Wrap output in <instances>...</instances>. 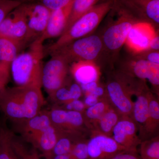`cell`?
<instances>
[{
	"instance_id": "obj_1",
	"label": "cell",
	"mask_w": 159,
	"mask_h": 159,
	"mask_svg": "<svg viewBox=\"0 0 159 159\" xmlns=\"http://www.w3.org/2000/svg\"><path fill=\"white\" fill-rule=\"evenodd\" d=\"M43 103L39 87L16 86L0 91V110L12 120H29L38 114Z\"/></svg>"
},
{
	"instance_id": "obj_2",
	"label": "cell",
	"mask_w": 159,
	"mask_h": 159,
	"mask_svg": "<svg viewBox=\"0 0 159 159\" xmlns=\"http://www.w3.org/2000/svg\"><path fill=\"white\" fill-rule=\"evenodd\" d=\"M44 41L41 36L34 40L27 51L21 52L11 62V76L17 86L41 87Z\"/></svg>"
},
{
	"instance_id": "obj_3",
	"label": "cell",
	"mask_w": 159,
	"mask_h": 159,
	"mask_svg": "<svg viewBox=\"0 0 159 159\" xmlns=\"http://www.w3.org/2000/svg\"><path fill=\"white\" fill-rule=\"evenodd\" d=\"M114 1L101 2L93 6L63 33L55 42L44 49L45 54H51L76 40L90 35L111 11Z\"/></svg>"
},
{
	"instance_id": "obj_4",
	"label": "cell",
	"mask_w": 159,
	"mask_h": 159,
	"mask_svg": "<svg viewBox=\"0 0 159 159\" xmlns=\"http://www.w3.org/2000/svg\"><path fill=\"white\" fill-rule=\"evenodd\" d=\"M70 64L80 61H92L100 68L107 67L104 49L100 34H92L76 40L54 51Z\"/></svg>"
},
{
	"instance_id": "obj_5",
	"label": "cell",
	"mask_w": 159,
	"mask_h": 159,
	"mask_svg": "<svg viewBox=\"0 0 159 159\" xmlns=\"http://www.w3.org/2000/svg\"><path fill=\"white\" fill-rule=\"evenodd\" d=\"M118 15L115 21L109 24L100 35L102 39L107 65L109 70L118 60L119 54L133 26L136 21L122 11L111 9Z\"/></svg>"
},
{
	"instance_id": "obj_6",
	"label": "cell",
	"mask_w": 159,
	"mask_h": 159,
	"mask_svg": "<svg viewBox=\"0 0 159 159\" xmlns=\"http://www.w3.org/2000/svg\"><path fill=\"white\" fill-rule=\"evenodd\" d=\"M108 74L105 86L107 99L121 115L131 118L133 94L129 76L118 70H110Z\"/></svg>"
},
{
	"instance_id": "obj_7",
	"label": "cell",
	"mask_w": 159,
	"mask_h": 159,
	"mask_svg": "<svg viewBox=\"0 0 159 159\" xmlns=\"http://www.w3.org/2000/svg\"><path fill=\"white\" fill-rule=\"evenodd\" d=\"M113 9L129 16L137 22H146L157 29L159 0H114Z\"/></svg>"
},
{
	"instance_id": "obj_8",
	"label": "cell",
	"mask_w": 159,
	"mask_h": 159,
	"mask_svg": "<svg viewBox=\"0 0 159 159\" xmlns=\"http://www.w3.org/2000/svg\"><path fill=\"white\" fill-rule=\"evenodd\" d=\"M118 70L130 77L148 81L153 89L152 92L159 96V65L140 59L131 54L121 61Z\"/></svg>"
},
{
	"instance_id": "obj_9",
	"label": "cell",
	"mask_w": 159,
	"mask_h": 159,
	"mask_svg": "<svg viewBox=\"0 0 159 159\" xmlns=\"http://www.w3.org/2000/svg\"><path fill=\"white\" fill-rule=\"evenodd\" d=\"M24 3L11 11L0 24V37L13 40L26 47L31 42Z\"/></svg>"
},
{
	"instance_id": "obj_10",
	"label": "cell",
	"mask_w": 159,
	"mask_h": 159,
	"mask_svg": "<svg viewBox=\"0 0 159 159\" xmlns=\"http://www.w3.org/2000/svg\"><path fill=\"white\" fill-rule=\"evenodd\" d=\"M51 56V59L43 66L41 82L42 85L51 96L65 84L69 64L59 55Z\"/></svg>"
},
{
	"instance_id": "obj_11",
	"label": "cell",
	"mask_w": 159,
	"mask_h": 159,
	"mask_svg": "<svg viewBox=\"0 0 159 159\" xmlns=\"http://www.w3.org/2000/svg\"><path fill=\"white\" fill-rule=\"evenodd\" d=\"M111 137L127 152L138 156V147L142 141L138 125L132 118L122 116L114 127Z\"/></svg>"
},
{
	"instance_id": "obj_12",
	"label": "cell",
	"mask_w": 159,
	"mask_h": 159,
	"mask_svg": "<svg viewBox=\"0 0 159 159\" xmlns=\"http://www.w3.org/2000/svg\"><path fill=\"white\" fill-rule=\"evenodd\" d=\"M88 150L89 159H111L119 154L127 152L111 137L94 131L88 141Z\"/></svg>"
},
{
	"instance_id": "obj_13",
	"label": "cell",
	"mask_w": 159,
	"mask_h": 159,
	"mask_svg": "<svg viewBox=\"0 0 159 159\" xmlns=\"http://www.w3.org/2000/svg\"><path fill=\"white\" fill-rule=\"evenodd\" d=\"M31 42L41 36L45 31L51 11L40 2L24 3Z\"/></svg>"
},
{
	"instance_id": "obj_14",
	"label": "cell",
	"mask_w": 159,
	"mask_h": 159,
	"mask_svg": "<svg viewBox=\"0 0 159 159\" xmlns=\"http://www.w3.org/2000/svg\"><path fill=\"white\" fill-rule=\"evenodd\" d=\"M134 105L131 118L136 123L139 128V134L145 127L148 116V95L150 90L146 81L135 79L133 84Z\"/></svg>"
},
{
	"instance_id": "obj_15",
	"label": "cell",
	"mask_w": 159,
	"mask_h": 159,
	"mask_svg": "<svg viewBox=\"0 0 159 159\" xmlns=\"http://www.w3.org/2000/svg\"><path fill=\"white\" fill-rule=\"evenodd\" d=\"M158 31L149 23H137L131 29L125 44L133 54L148 51L151 41Z\"/></svg>"
},
{
	"instance_id": "obj_16",
	"label": "cell",
	"mask_w": 159,
	"mask_h": 159,
	"mask_svg": "<svg viewBox=\"0 0 159 159\" xmlns=\"http://www.w3.org/2000/svg\"><path fill=\"white\" fill-rule=\"evenodd\" d=\"M74 0L66 6L51 11L45 31L41 37L44 41L60 37L64 31Z\"/></svg>"
},
{
	"instance_id": "obj_17",
	"label": "cell",
	"mask_w": 159,
	"mask_h": 159,
	"mask_svg": "<svg viewBox=\"0 0 159 159\" xmlns=\"http://www.w3.org/2000/svg\"><path fill=\"white\" fill-rule=\"evenodd\" d=\"M70 70L74 80L80 86L99 81L100 68L94 62L80 61L73 63Z\"/></svg>"
},
{
	"instance_id": "obj_18",
	"label": "cell",
	"mask_w": 159,
	"mask_h": 159,
	"mask_svg": "<svg viewBox=\"0 0 159 159\" xmlns=\"http://www.w3.org/2000/svg\"><path fill=\"white\" fill-rule=\"evenodd\" d=\"M157 96L153 92H149L148 118L145 127L139 135L142 142L159 135V102Z\"/></svg>"
},
{
	"instance_id": "obj_19",
	"label": "cell",
	"mask_w": 159,
	"mask_h": 159,
	"mask_svg": "<svg viewBox=\"0 0 159 159\" xmlns=\"http://www.w3.org/2000/svg\"><path fill=\"white\" fill-rule=\"evenodd\" d=\"M60 136L57 135L55 128L52 125L43 131L31 136V140L34 145L41 150L48 159Z\"/></svg>"
},
{
	"instance_id": "obj_20",
	"label": "cell",
	"mask_w": 159,
	"mask_h": 159,
	"mask_svg": "<svg viewBox=\"0 0 159 159\" xmlns=\"http://www.w3.org/2000/svg\"><path fill=\"white\" fill-rule=\"evenodd\" d=\"M122 115L111 107L93 124L91 131L111 137L114 127Z\"/></svg>"
},
{
	"instance_id": "obj_21",
	"label": "cell",
	"mask_w": 159,
	"mask_h": 159,
	"mask_svg": "<svg viewBox=\"0 0 159 159\" xmlns=\"http://www.w3.org/2000/svg\"><path fill=\"white\" fill-rule=\"evenodd\" d=\"M25 47L16 41L0 37V62L11 64Z\"/></svg>"
},
{
	"instance_id": "obj_22",
	"label": "cell",
	"mask_w": 159,
	"mask_h": 159,
	"mask_svg": "<svg viewBox=\"0 0 159 159\" xmlns=\"http://www.w3.org/2000/svg\"><path fill=\"white\" fill-rule=\"evenodd\" d=\"M111 107H113L106 96L95 105L86 108L83 116L88 128L91 130L94 122Z\"/></svg>"
},
{
	"instance_id": "obj_23",
	"label": "cell",
	"mask_w": 159,
	"mask_h": 159,
	"mask_svg": "<svg viewBox=\"0 0 159 159\" xmlns=\"http://www.w3.org/2000/svg\"><path fill=\"white\" fill-rule=\"evenodd\" d=\"M101 0H74L67 23L63 33L66 32L77 19Z\"/></svg>"
},
{
	"instance_id": "obj_24",
	"label": "cell",
	"mask_w": 159,
	"mask_h": 159,
	"mask_svg": "<svg viewBox=\"0 0 159 159\" xmlns=\"http://www.w3.org/2000/svg\"><path fill=\"white\" fill-rule=\"evenodd\" d=\"M139 146L141 159H159V135L142 141Z\"/></svg>"
},
{
	"instance_id": "obj_25",
	"label": "cell",
	"mask_w": 159,
	"mask_h": 159,
	"mask_svg": "<svg viewBox=\"0 0 159 159\" xmlns=\"http://www.w3.org/2000/svg\"><path fill=\"white\" fill-rule=\"evenodd\" d=\"M52 125L49 116L45 114H38L28 120L27 129L35 135L43 131Z\"/></svg>"
},
{
	"instance_id": "obj_26",
	"label": "cell",
	"mask_w": 159,
	"mask_h": 159,
	"mask_svg": "<svg viewBox=\"0 0 159 159\" xmlns=\"http://www.w3.org/2000/svg\"><path fill=\"white\" fill-rule=\"evenodd\" d=\"M79 139L74 140L69 136L61 135L51 152V156L47 159H51L54 156L70 153L74 144Z\"/></svg>"
},
{
	"instance_id": "obj_27",
	"label": "cell",
	"mask_w": 159,
	"mask_h": 159,
	"mask_svg": "<svg viewBox=\"0 0 159 159\" xmlns=\"http://www.w3.org/2000/svg\"><path fill=\"white\" fill-rule=\"evenodd\" d=\"M0 159H17L12 148L11 139L4 130L0 131Z\"/></svg>"
},
{
	"instance_id": "obj_28",
	"label": "cell",
	"mask_w": 159,
	"mask_h": 159,
	"mask_svg": "<svg viewBox=\"0 0 159 159\" xmlns=\"http://www.w3.org/2000/svg\"><path fill=\"white\" fill-rule=\"evenodd\" d=\"M31 0H0V24L14 9Z\"/></svg>"
},
{
	"instance_id": "obj_29",
	"label": "cell",
	"mask_w": 159,
	"mask_h": 159,
	"mask_svg": "<svg viewBox=\"0 0 159 159\" xmlns=\"http://www.w3.org/2000/svg\"><path fill=\"white\" fill-rule=\"evenodd\" d=\"M88 141L80 139L75 142L70 153L74 159H89Z\"/></svg>"
},
{
	"instance_id": "obj_30",
	"label": "cell",
	"mask_w": 159,
	"mask_h": 159,
	"mask_svg": "<svg viewBox=\"0 0 159 159\" xmlns=\"http://www.w3.org/2000/svg\"><path fill=\"white\" fill-rule=\"evenodd\" d=\"M67 111L61 109H55L51 111L49 116L52 124L60 127H65Z\"/></svg>"
},
{
	"instance_id": "obj_31",
	"label": "cell",
	"mask_w": 159,
	"mask_h": 159,
	"mask_svg": "<svg viewBox=\"0 0 159 159\" xmlns=\"http://www.w3.org/2000/svg\"><path fill=\"white\" fill-rule=\"evenodd\" d=\"M135 57L145 60L148 62L159 65V51L148 50L136 54H133Z\"/></svg>"
},
{
	"instance_id": "obj_32",
	"label": "cell",
	"mask_w": 159,
	"mask_h": 159,
	"mask_svg": "<svg viewBox=\"0 0 159 159\" xmlns=\"http://www.w3.org/2000/svg\"><path fill=\"white\" fill-rule=\"evenodd\" d=\"M39 2L51 11L57 10L66 6L71 0H39Z\"/></svg>"
},
{
	"instance_id": "obj_33",
	"label": "cell",
	"mask_w": 159,
	"mask_h": 159,
	"mask_svg": "<svg viewBox=\"0 0 159 159\" xmlns=\"http://www.w3.org/2000/svg\"><path fill=\"white\" fill-rule=\"evenodd\" d=\"M52 96H54L57 100L62 102L66 103L71 101L69 88L66 87L65 84L62 87L55 91Z\"/></svg>"
},
{
	"instance_id": "obj_34",
	"label": "cell",
	"mask_w": 159,
	"mask_h": 159,
	"mask_svg": "<svg viewBox=\"0 0 159 159\" xmlns=\"http://www.w3.org/2000/svg\"><path fill=\"white\" fill-rule=\"evenodd\" d=\"M66 110L74 111L83 113L86 107L84 102L79 99L71 100L65 103Z\"/></svg>"
},
{
	"instance_id": "obj_35",
	"label": "cell",
	"mask_w": 159,
	"mask_h": 159,
	"mask_svg": "<svg viewBox=\"0 0 159 159\" xmlns=\"http://www.w3.org/2000/svg\"><path fill=\"white\" fill-rule=\"evenodd\" d=\"M11 145L17 159H34V152L31 154L27 153L21 146L16 145L12 141Z\"/></svg>"
},
{
	"instance_id": "obj_36",
	"label": "cell",
	"mask_w": 159,
	"mask_h": 159,
	"mask_svg": "<svg viewBox=\"0 0 159 159\" xmlns=\"http://www.w3.org/2000/svg\"><path fill=\"white\" fill-rule=\"evenodd\" d=\"M69 88L70 93L71 100L79 99L82 93L79 84L76 82L72 83Z\"/></svg>"
},
{
	"instance_id": "obj_37",
	"label": "cell",
	"mask_w": 159,
	"mask_h": 159,
	"mask_svg": "<svg viewBox=\"0 0 159 159\" xmlns=\"http://www.w3.org/2000/svg\"><path fill=\"white\" fill-rule=\"evenodd\" d=\"M100 99H99L93 94H88L86 95L85 99H84V102L87 108V107L95 105L99 102Z\"/></svg>"
},
{
	"instance_id": "obj_38",
	"label": "cell",
	"mask_w": 159,
	"mask_h": 159,
	"mask_svg": "<svg viewBox=\"0 0 159 159\" xmlns=\"http://www.w3.org/2000/svg\"><path fill=\"white\" fill-rule=\"evenodd\" d=\"M148 50L150 51H159V31L157 32L155 36L151 41Z\"/></svg>"
},
{
	"instance_id": "obj_39",
	"label": "cell",
	"mask_w": 159,
	"mask_h": 159,
	"mask_svg": "<svg viewBox=\"0 0 159 159\" xmlns=\"http://www.w3.org/2000/svg\"><path fill=\"white\" fill-rule=\"evenodd\" d=\"M111 159H140L139 157L128 152H123L117 155Z\"/></svg>"
},
{
	"instance_id": "obj_40",
	"label": "cell",
	"mask_w": 159,
	"mask_h": 159,
	"mask_svg": "<svg viewBox=\"0 0 159 159\" xmlns=\"http://www.w3.org/2000/svg\"><path fill=\"white\" fill-rule=\"evenodd\" d=\"M51 159H75L70 153L61 155L54 156Z\"/></svg>"
},
{
	"instance_id": "obj_41",
	"label": "cell",
	"mask_w": 159,
	"mask_h": 159,
	"mask_svg": "<svg viewBox=\"0 0 159 159\" xmlns=\"http://www.w3.org/2000/svg\"><path fill=\"white\" fill-rule=\"evenodd\" d=\"M8 81V79L0 78V91L5 88L6 84Z\"/></svg>"
},
{
	"instance_id": "obj_42",
	"label": "cell",
	"mask_w": 159,
	"mask_h": 159,
	"mask_svg": "<svg viewBox=\"0 0 159 159\" xmlns=\"http://www.w3.org/2000/svg\"><path fill=\"white\" fill-rule=\"evenodd\" d=\"M34 159H39L38 157L37 156L36 153L34 152Z\"/></svg>"
},
{
	"instance_id": "obj_43",
	"label": "cell",
	"mask_w": 159,
	"mask_h": 159,
	"mask_svg": "<svg viewBox=\"0 0 159 159\" xmlns=\"http://www.w3.org/2000/svg\"><path fill=\"white\" fill-rule=\"evenodd\" d=\"M114 1V0H101V2H106V1Z\"/></svg>"
},
{
	"instance_id": "obj_44",
	"label": "cell",
	"mask_w": 159,
	"mask_h": 159,
	"mask_svg": "<svg viewBox=\"0 0 159 159\" xmlns=\"http://www.w3.org/2000/svg\"></svg>"
}]
</instances>
